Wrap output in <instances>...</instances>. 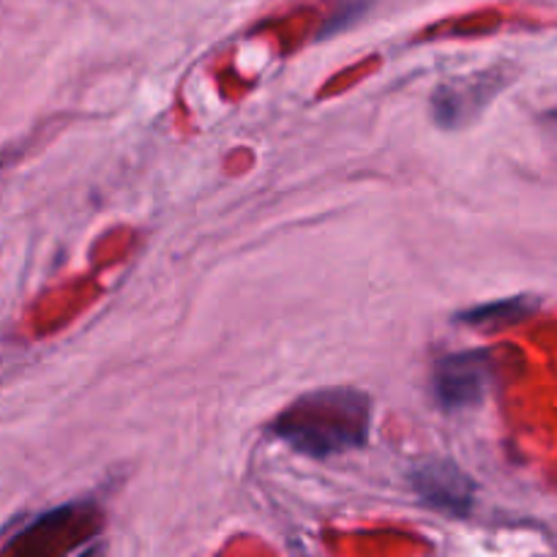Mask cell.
<instances>
[{
    "instance_id": "obj_1",
    "label": "cell",
    "mask_w": 557,
    "mask_h": 557,
    "mask_svg": "<svg viewBox=\"0 0 557 557\" xmlns=\"http://www.w3.org/2000/svg\"><path fill=\"white\" fill-rule=\"evenodd\" d=\"M372 401L352 388H320L278 412L271 432L304 457H336L369 441Z\"/></svg>"
},
{
    "instance_id": "obj_2",
    "label": "cell",
    "mask_w": 557,
    "mask_h": 557,
    "mask_svg": "<svg viewBox=\"0 0 557 557\" xmlns=\"http://www.w3.org/2000/svg\"><path fill=\"white\" fill-rule=\"evenodd\" d=\"M492 383V361L486 352L468 350L443 356L432 369V394L446 410L479 405Z\"/></svg>"
},
{
    "instance_id": "obj_3",
    "label": "cell",
    "mask_w": 557,
    "mask_h": 557,
    "mask_svg": "<svg viewBox=\"0 0 557 557\" xmlns=\"http://www.w3.org/2000/svg\"><path fill=\"white\" fill-rule=\"evenodd\" d=\"M410 484L421 503L448 513V517H468L473 508V481L448 459H426V462L416 465L410 470Z\"/></svg>"
},
{
    "instance_id": "obj_4",
    "label": "cell",
    "mask_w": 557,
    "mask_h": 557,
    "mask_svg": "<svg viewBox=\"0 0 557 557\" xmlns=\"http://www.w3.org/2000/svg\"><path fill=\"white\" fill-rule=\"evenodd\" d=\"M492 83H470L468 90L465 85H446L435 94V117L437 123L448 128H459L462 123H468L475 115V110L486 104L492 99Z\"/></svg>"
},
{
    "instance_id": "obj_5",
    "label": "cell",
    "mask_w": 557,
    "mask_h": 557,
    "mask_svg": "<svg viewBox=\"0 0 557 557\" xmlns=\"http://www.w3.org/2000/svg\"><path fill=\"white\" fill-rule=\"evenodd\" d=\"M530 309H533V304L528 298H506V301H492L484 304V307L468 309V312L459 314V323L479 325V329H486V325H508L528 318Z\"/></svg>"
},
{
    "instance_id": "obj_6",
    "label": "cell",
    "mask_w": 557,
    "mask_h": 557,
    "mask_svg": "<svg viewBox=\"0 0 557 557\" xmlns=\"http://www.w3.org/2000/svg\"><path fill=\"white\" fill-rule=\"evenodd\" d=\"M77 557H104V546L94 544V546H88V549H85V552H79Z\"/></svg>"
}]
</instances>
